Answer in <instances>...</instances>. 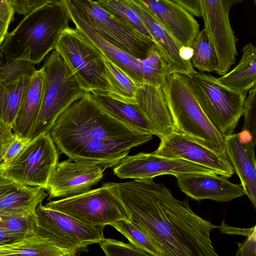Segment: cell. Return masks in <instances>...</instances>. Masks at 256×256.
<instances>
[{
  "label": "cell",
  "mask_w": 256,
  "mask_h": 256,
  "mask_svg": "<svg viewBox=\"0 0 256 256\" xmlns=\"http://www.w3.org/2000/svg\"><path fill=\"white\" fill-rule=\"evenodd\" d=\"M2 44H0V67L2 66L1 65V64H2L1 60H2V51H1Z\"/></svg>",
  "instance_id": "obj_49"
},
{
  "label": "cell",
  "mask_w": 256,
  "mask_h": 256,
  "mask_svg": "<svg viewBox=\"0 0 256 256\" xmlns=\"http://www.w3.org/2000/svg\"><path fill=\"white\" fill-rule=\"evenodd\" d=\"M12 4L15 12L20 14L26 15L31 10L29 6V0H10Z\"/></svg>",
  "instance_id": "obj_43"
},
{
  "label": "cell",
  "mask_w": 256,
  "mask_h": 256,
  "mask_svg": "<svg viewBox=\"0 0 256 256\" xmlns=\"http://www.w3.org/2000/svg\"><path fill=\"white\" fill-rule=\"evenodd\" d=\"M209 41L217 58L215 72L224 75L236 62L237 38L231 26L224 0H198Z\"/></svg>",
  "instance_id": "obj_12"
},
{
  "label": "cell",
  "mask_w": 256,
  "mask_h": 256,
  "mask_svg": "<svg viewBox=\"0 0 256 256\" xmlns=\"http://www.w3.org/2000/svg\"><path fill=\"white\" fill-rule=\"evenodd\" d=\"M160 140L158 148L152 152L156 155L182 159L213 170L228 178L234 173L226 155L216 152L182 134L174 130Z\"/></svg>",
  "instance_id": "obj_15"
},
{
  "label": "cell",
  "mask_w": 256,
  "mask_h": 256,
  "mask_svg": "<svg viewBox=\"0 0 256 256\" xmlns=\"http://www.w3.org/2000/svg\"><path fill=\"white\" fill-rule=\"evenodd\" d=\"M16 12L14 6L10 0H0V44L7 38L8 28L14 20Z\"/></svg>",
  "instance_id": "obj_36"
},
{
  "label": "cell",
  "mask_w": 256,
  "mask_h": 256,
  "mask_svg": "<svg viewBox=\"0 0 256 256\" xmlns=\"http://www.w3.org/2000/svg\"><path fill=\"white\" fill-rule=\"evenodd\" d=\"M34 64L30 60L24 58L7 62L0 67V82L10 84L24 76L32 78L37 70Z\"/></svg>",
  "instance_id": "obj_32"
},
{
  "label": "cell",
  "mask_w": 256,
  "mask_h": 256,
  "mask_svg": "<svg viewBox=\"0 0 256 256\" xmlns=\"http://www.w3.org/2000/svg\"><path fill=\"white\" fill-rule=\"evenodd\" d=\"M192 48L194 54L191 62L193 67L202 72H215L218 64L216 55L204 28L196 35Z\"/></svg>",
  "instance_id": "obj_29"
},
{
  "label": "cell",
  "mask_w": 256,
  "mask_h": 256,
  "mask_svg": "<svg viewBox=\"0 0 256 256\" xmlns=\"http://www.w3.org/2000/svg\"><path fill=\"white\" fill-rule=\"evenodd\" d=\"M140 226L160 256H218L210 232L219 228L197 215L187 199L176 198L154 178L104 183Z\"/></svg>",
  "instance_id": "obj_1"
},
{
  "label": "cell",
  "mask_w": 256,
  "mask_h": 256,
  "mask_svg": "<svg viewBox=\"0 0 256 256\" xmlns=\"http://www.w3.org/2000/svg\"><path fill=\"white\" fill-rule=\"evenodd\" d=\"M98 244L108 256H150L130 243L126 244L114 239L104 238Z\"/></svg>",
  "instance_id": "obj_34"
},
{
  "label": "cell",
  "mask_w": 256,
  "mask_h": 256,
  "mask_svg": "<svg viewBox=\"0 0 256 256\" xmlns=\"http://www.w3.org/2000/svg\"><path fill=\"white\" fill-rule=\"evenodd\" d=\"M155 18L182 46H192L200 32L194 16L170 0H140Z\"/></svg>",
  "instance_id": "obj_17"
},
{
  "label": "cell",
  "mask_w": 256,
  "mask_h": 256,
  "mask_svg": "<svg viewBox=\"0 0 256 256\" xmlns=\"http://www.w3.org/2000/svg\"><path fill=\"white\" fill-rule=\"evenodd\" d=\"M45 190L39 186L20 185L0 202V214H34L38 206L48 196Z\"/></svg>",
  "instance_id": "obj_25"
},
{
  "label": "cell",
  "mask_w": 256,
  "mask_h": 256,
  "mask_svg": "<svg viewBox=\"0 0 256 256\" xmlns=\"http://www.w3.org/2000/svg\"><path fill=\"white\" fill-rule=\"evenodd\" d=\"M181 6L193 16L200 17L198 0H170Z\"/></svg>",
  "instance_id": "obj_42"
},
{
  "label": "cell",
  "mask_w": 256,
  "mask_h": 256,
  "mask_svg": "<svg viewBox=\"0 0 256 256\" xmlns=\"http://www.w3.org/2000/svg\"><path fill=\"white\" fill-rule=\"evenodd\" d=\"M254 4H256V0H254Z\"/></svg>",
  "instance_id": "obj_50"
},
{
  "label": "cell",
  "mask_w": 256,
  "mask_h": 256,
  "mask_svg": "<svg viewBox=\"0 0 256 256\" xmlns=\"http://www.w3.org/2000/svg\"><path fill=\"white\" fill-rule=\"evenodd\" d=\"M244 0H224V4L227 10H230L232 6L242 2Z\"/></svg>",
  "instance_id": "obj_47"
},
{
  "label": "cell",
  "mask_w": 256,
  "mask_h": 256,
  "mask_svg": "<svg viewBox=\"0 0 256 256\" xmlns=\"http://www.w3.org/2000/svg\"><path fill=\"white\" fill-rule=\"evenodd\" d=\"M123 234L130 242L150 256H160L158 248L144 230L129 220L116 221L111 225Z\"/></svg>",
  "instance_id": "obj_30"
},
{
  "label": "cell",
  "mask_w": 256,
  "mask_h": 256,
  "mask_svg": "<svg viewBox=\"0 0 256 256\" xmlns=\"http://www.w3.org/2000/svg\"><path fill=\"white\" fill-rule=\"evenodd\" d=\"M216 174L185 173L174 176L180 189L197 201L210 200L226 202L245 195L240 184H234L228 178Z\"/></svg>",
  "instance_id": "obj_16"
},
{
  "label": "cell",
  "mask_w": 256,
  "mask_h": 256,
  "mask_svg": "<svg viewBox=\"0 0 256 256\" xmlns=\"http://www.w3.org/2000/svg\"><path fill=\"white\" fill-rule=\"evenodd\" d=\"M44 79L42 68L37 70L31 78L24 100L12 124V132L17 138L30 139L40 110Z\"/></svg>",
  "instance_id": "obj_23"
},
{
  "label": "cell",
  "mask_w": 256,
  "mask_h": 256,
  "mask_svg": "<svg viewBox=\"0 0 256 256\" xmlns=\"http://www.w3.org/2000/svg\"><path fill=\"white\" fill-rule=\"evenodd\" d=\"M108 168L104 164L70 158L58 162L48 182V199L66 198L90 190Z\"/></svg>",
  "instance_id": "obj_14"
},
{
  "label": "cell",
  "mask_w": 256,
  "mask_h": 256,
  "mask_svg": "<svg viewBox=\"0 0 256 256\" xmlns=\"http://www.w3.org/2000/svg\"><path fill=\"white\" fill-rule=\"evenodd\" d=\"M58 0H29V6L31 10L34 8L44 4L54 3Z\"/></svg>",
  "instance_id": "obj_46"
},
{
  "label": "cell",
  "mask_w": 256,
  "mask_h": 256,
  "mask_svg": "<svg viewBox=\"0 0 256 256\" xmlns=\"http://www.w3.org/2000/svg\"><path fill=\"white\" fill-rule=\"evenodd\" d=\"M238 136L242 142H253L256 143V140H254L251 133L248 130L242 129L240 132L238 133Z\"/></svg>",
  "instance_id": "obj_45"
},
{
  "label": "cell",
  "mask_w": 256,
  "mask_h": 256,
  "mask_svg": "<svg viewBox=\"0 0 256 256\" xmlns=\"http://www.w3.org/2000/svg\"><path fill=\"white\" fill-rule=\"evenodd\" d=\"M135 102L151 122L160 138L174 130L162 86L148 84L138 85Z\"/></svg>",
  "instance_id": "obj_21"
},
{
  "label": "cell",
  "mask_w": 256,
  "mask_h": 256,
  "mask_svg": "<svg viewBox=\"0 0 256 256\" xmlns=\"http://www.w3.org/2000/svg\"><path fill=\"white\" fill-rule=\"evenodd\" d=\"M73 256L38 236L34 234L8 244L0 246L1 256Z\"/></svg>",
  "instance_id": "obj_26"
},
{
  "label": "cell",
  "mask_w": 256,
  "mask_h": 256,
  "mask_svg": "<svg viewBox=\"0 0 256 256\" xmlns=\"http://www.w3.org/2000/svg\"><path fill=\"white\" fill-rule=\"evenodd\" d=\"M88 92L98 104L117 120L138 130L158 136L154 126L136 102L124 100L109 92Z\"/></svg>",
  "instance_id": "obj_22"
},
{
  "label": "cell",
  "mask_w": 256,
  "mask_h": 256,
  "mask_svg": "<svg viewBox=\"0 0 256 256\" xmlns=\"http://www.w3.org/2000/svg\"><path fill=\"white\" fill-rule=\"evenodd\" d=\"M194 50L192 46H182L179 49L180 56L184 61L191 62Z\"/></svg>",
  "instance_id": "obj_44"
},
{
  "label": "cell",
  "mask_w": 256,
  "mask_h": 256,
  "mask_svg": "<svg viewBox=\"0 0 256 256\" xmlns=\"http://www.w3.org/2000/svg\"><path fill=\"white\" fill-rule=\"evenodd\" d=\"M96 2L142 34L152 39L138 15L124 0H96Z\"/></svg>",
  "instance_id": "obj_31"
},
{
  "label": "cell",
  "mask_w": 256,
  "mask_h": 256,
  "mask_svg": "<svg viewBox=\"0 0 256 256\" xmlns=\"http://www.w3.org/2000/svg\"><path fill=\"white\" fill-rule=\"evenodd\" d=\"M44 79L40 110L30 139L50 132L58 117L86 91L54 50L42 67Z\"/></svg>",
  "instance_id": "obj_5"
},
{
  "label": "cell",
  "mask_w": 256,
  "mask_h": 256,
  "mask_svg": "<svg viewBox=\"0 0 256 256\" xmlns=\"http://www.w3.org/2000/svg\"><path fill=\"white\" fill-rule=\"evenodd\" d=\"M64 4L72 20L83 35L100 50L103 55L123 70L138 84H144L142 72V60H138L110 44L97 34L85 20L78 10L68 0Z\"/></svg>",
  "instance_id": "obj_18"
},
{
  "label": "cell",
  "mask_w": 256,
  "mask_h": 256,
  "mask_svg": "<svg viewBox=\"0 0 256 256\" xmlns=\"http://www.w3.org/2000/svg\"><path fill=\"white\" fill-rule=\"evenodd\" d=\"M25 16L2 42V57L7 62L24 58L38 64L69 27L70 16L60 0L34 8Z\"/></svg>",
  "instance_id": "obj_3"
},
{
  "label": "cell",
  "mask_w": 256,
  "mask_h": 256,
  "mask_svg": "<svg viewBox=\"0 0 256 256\" xmlns=\"http://www.w3.org/2000/svg\"><path fill=\"white\" fill-rule=\"evenodd\" d=\"M222 233L229 234H237L248 236L256 230V226L250 228H238L228 226L223 220L221 226L219 227Z\"/></svg>",
  "instance_id": "obj_41"
},
{
  "label": "cell",
  "mask_w": 256,
  "mask_h": 256,
  "mask_svg": "<svg viewBox=\"0 0 256 256\" xmlns=\"http://www.w3.org/2000/svg\"><path fill=\"white\" fill-rule=\"evenodd\" d=\"M256 86L252 88L246 98L242 115L244 116L243 130H248L254 140H256Z\"/></svg>",
  "instance_id": "obj_35"
},
{
  "label": "cell",
  "mask_w": 256,
  "mask_h": 256,
  "mask_svg": "<svg viewBox=\"0 0 256 256\" xmlns=\"http://www.w3.org/2000/svg\"><path fill=\"white\" fill-rule=\"evenodd\" d=\"M188 76L194 94L212 124L226 137L233 134L242 116L246 94L209 74L195 70Z\"/></svg>",
  "instance_id": "obj_6"
},
{
  "label": "cell",
  "mask_w": 256,
  "mask_h": 256,
  "mask_svg": "<svg viewBox=\"0 0 256 256\" xmlns=\"http://www.w3.org/2000/svg\"><path fill=\"white\" fill-rule=\"evenodd\" d=\"M113 171L122 179H146L185 173L217 174L213 170L194 163L180 158L162 156L153 152L128 155L114 166Z\"/></svg>",
  "instance_id": "obj_13"
},
{
  "label": "cell",
  "mask_w": 256,
  "mask_h": 256,
  "mask_svg": "<svg viewBox=\"0 0 256 256\" xmlns=\"http://www.w3.org/2000/svg\"><path fill=\"white\" fill-rule=\"evenodd\" d=\"M253 142H242L238 134H232L225 138L226 156L234 172L238 176L240 184L254 208H256V166Z\"/></svg>",
  "instance_id": "obj_20"
},
{
  "label": "cell",
  "mask_w": 256,
  "mask_h": 256,
  "mask_svg": "<svg viewBox=\"0 0 256 256\" xmlns=\"http://www.w3.org/2000/svg\"><path fill=\"white\" fill-rule=\"evenodd\" d=\"M16 137L12 126L0 120V163Z\"/></svg>",
  "instance_id": "obj_37"
},
{
  "label": "cell",
  "mask_w": 256,
  "mask_h": 256,
  "mask_svg": "<svg viewBox=\"0 0 256 256\" xmlns=\"http://www.w3.org/2000/svg\"><path fill=\"white\" fill-rule=\"evenodd\" d=\"M238 250L236 254L237 256H256V230L254 231L246 238L241 242H238Z\"/></svg>",
  "instance_id": "obj_39"
},
{
  "label": "cell",
  "mask_w": 256,
  "mask_h": 256,
  "mask_svg": "<svg viewBox=\"0 0 256 256\" xmlns=\"http://www.w3.org/2000/svg\"><path fill=\"white\" fill-rule=\"evenodd\" d=\"M26 236L0 226V246L10 244Z\"/></svg>",
  "instance_id": "obj_40"
},
{
  "label": "cell",
  "mask_w": 256,
  "mask_h": 256,
  "mask_svg": "<svg viewBox=\"0 0 256 256\" xmlns=\"http://www.w3.org/2000/svg\"><path fill=\"white\" fill-rule=\"evenodd\" d=\"M31 142L29 138L16 137L7 150L0 166L5 165L10 162L18 156Z\"/></svg>",
  "instance_id": "obj_38"
},
{
  "label": "cell",
  "mask_w": 256,
  "mask_h": 256,
  "mask_svg": "<svg viewBox=\"0 0 256 256\" xmlns=\"http://www.w3.org/2000/svg\"><path fill=\"white\" fill-rule=\"evenodd\" d=\"M36 234L73 256L104 239V226L82 222L64 212L38 204L36 210Z\"/></svg>",
  "instance_id": "obj_9"
},
{
  "label": "cell",
  "mask_w": 256,
  "mask_h": 256,
  "mask_svg": "<svg viewBox=\"0 0 256 256\" xmlns=\"http://www.w3.org/2000/svg\"><path fill=\"white\" fill-rule=\"evenodd\" d=\"M12 182L4 178L0 174V185Z\"/></svg>",
  "instance_id": "obj_48"
},
{
  "label": "cell",
  "mask_w": 256,
  "mask_h": 256,
  "mask_svg": "<svg viewBox=\"0 0 256 256\" xmlns=\"http://www.w3.org/2000/svg\"><path fill=\"white\" fill-rule=\"evenodd\" d=\"M45 206L90 225L105 226L128 220L122 204L104 184L96 189L50 201Z\"/></svg>",
  "instance_id": "obj_11"
},
{
  "label": "cell",
  "mask_w": 256,
  "mask_h": 256,
  "mask_svg": "<svg viewBox=\"0 0 256 256\" xmlns=\"http://www.w3.org/2000/svg\"><path fill=\"white\" fill-rule=\"evenodd\" d=\"M226 87L246 94L256 85V48L251 42L242 48L238 64L230 72L218 78Z\"/></svg>",
  "instance_id": "obj_24"
},
{
  "label": "cell",
  "mask_w": 256,
  "mask_h": 256,
  "mask_svg": "<svg viewBox=\"0 0 256 256\" xmlns=\"http://www.w3.org/2000/svg\"><path fill=\"white\" fill-rule=\"evenodd\" d=\"M58 158V150L50 132L42 134L32 140L10 162L0 166V174L18 184L46 190Z\"/></svg>",
  "instance_id": "obj_10"
},
{
  "label": "cell",
  "mask_w": 256,
  "mask_h": 256,
  "mask_svg": "<svg viewBox=\"0 0 256 256\" xmlns=\"http://www.w3.org/2000/svg\"><path fill=\"white\" fill-rule=\"evenodd\" d=\"M54 50L86 92H111L102 54L79 30H64Z\"/></svg>",
  "instance_id": "obj_7"
},
{
  "label": "cell",
  "mask_w": 256,
  "mask_h": 256,
  "mask_svg": "<svg viewBox=\"0 0 256 256\" xmlns=\"http://www.w3.org/2000/svg\"><path fill=\"white\" fill-rule=\"evenodd\" d=\"M58 149L69 158L117 165L130 150L153 135L128 126L110 114L88 92L56 119L50 131Z\"/></svg>",
  "instance_id": "obj_2"
},
{
  "label": "cell",
  "mask_w": 256,
  "mask_h": 256,
  "mask_svg": "<svg viewBox=\"0 0 256 256\" xmlns=\"http://www.w3.org/2000/svg\"><path fill=\"white\" fill-rule=\"evenodd\" d=\"M89 26L104 40L134 58L142 60L156 46L142 34L94 0H68Z\"/></svg>",
  "instance_id": "obj_8"
},
{
  "label": "cell",
  "mask_w": 256,
  "mask_h": 256,
  "mask_svg": "<svg viewBox=\"0 0 256 256\" xmlns=\"http://www.w3.org/2000/svg\"><path fill=\"white\" fill-rule=\"evenodd\" d=\"M0 226L26 236L33 235L36 232V215L0 214Z\"/></svg>",
  "instance_id": "obj_33"
},
{
  "label": "cell",
  "mask_w": 256,
  "mask_h": 256,
  "mask_svg": "<svg viewBox=\"0 0 256 256\" xmlns=\"http://www.w3.org/2000/svg\"><path fill=\"white\" fill-rule=\"evenodd\" d=\"M30 80V78L24 76L10 84L0 82V120L12 126Z\"/></svg>",
  "instance_id": "obj_27"
},
{
  "label": "cell",
  "mask_w": 256,
  "mask_h": 256,
  "mask_svg": "<svg viewBox=\"0 0 256 256\" xmlns=\"http://www.w3.org/2000/svg\"><path fill=\"white\" fill-rule=\"evenodd\" d=\"M137 13L156 47L168 64L171 73L189 75L195 71L191 62L182 60L179 54L182 46L155 18L140 0H124Z\"/></svg>",
  "instance_id": "obj_19"
},
{
  "label": "cell",
  "mask_w": 256,
  "mask_h": 256,
  "mask_svg": "<svg viewBox=\"0 0 256 256\" xmlns=\"http://www.w3.org/2000/svg\"><path fill=\"white\" fill-rule=\"evenodd\" d=\"M162 89L174 130L226 155V136L215 128L203 112L192 91L188 76L171 73Z\"/></svg>",
  "instance_id": "obj_4"
},
{
  "label": "cell",
  "mask_w": 256,
  "mask_h": 256,
  "mask_svg": "<svg viewBox=\"0 0 256 256\" xmlns=\"http://www.w3.org/2000/svg\"><path fill=\"white\" fill-rule=\"evenodd\" d=\"M103 56L106 75L112 89L110 94L125 101L135 102L138 84L123 70Z\"/></svg>",
  "instance_id": "obj_28"
}]
</instances>
